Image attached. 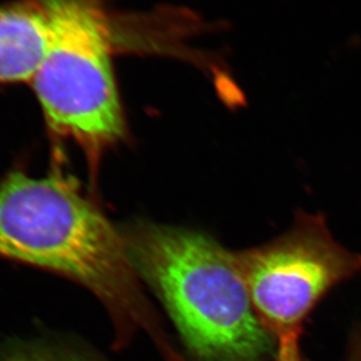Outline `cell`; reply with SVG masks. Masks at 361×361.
Wrapping results in <instances>:
<instances>
[{"mask_svg": "<svg viewBox=\"0 0 361 361\" xmlns=\"http://www.w3.org/2000/svg\"><path fill=\"white\" fill-rule=\"evenodd\" d=\"M0 257L77 281L104 304L118 337L142 329L178 360L121 230L61 171L42 178L12 171L0 182Z\"/></svg>", "mask_w": 361, "mask_h": 361, "instance_id": "obj_1", "label": "cell"}, {"mask_svg": "<svg viewBox=\"0 0 361 361\" xmlns=\"http://www.w3.org/2000/svg\"><path fill=\"white\" fill-rule=\"evenodd\" d=\"M121 230L136 274L160 299L195 361H269L235 252L204 233L139 221Z\"/></svg>", "mask_w": 361, "mask_h": 361, "instance_id": "obj_2", "label": "cell"}, {"mask_svg": "<svg viewBox=\"0 0 361 361\" xmlns=\"http://www.w3.org/2000/svg\"><path fill=\"white\" fill-rule=\"evenodd\" d=\"M45 8L49 37L33 87L49 128L73 140L97 175L106 152L127 137L109 27L92 0H49Z\"/></svg>", "mask_w": 361, "mask_h": 361, "instance_id": "obj_3", "label": "cell"}, {"mask_svg": "<svg viewBox=\"0 0 361 361\" xmlns=\"http://www.w3.org/2000/svg\"><path fill=\"white\" fill-rule=\"evenodd\" d=\"M233 252L255 311L274 338L302 332L320 300L361 272V255L336 240L320 214L298 212L281 236Z\"/></svg>", "mask_w": 361, "mask_h": 361, "instance_id": "obj_4", "label": "cell"}, {"mask_svg": "<svg viewBox=\"0 0 361 361\" xmlns=\"http://www.w3.org/2000/svg\"><path fill=\"white\" fill-rule=\"evenodd\" d=\"M49 37L45 5L0 7V82L32 81Z\"/></svg>", "mask_w": 361, "mask_h": 361, "instance_id": "obj_5", "label": "cell"}, {"mask_svg": "<svg viewBox=\"0 0 361 361\" xmlns=\"http://www.w3.org/2000/svg\"><path fill=\"white\" fill-rule=\"evenodd\" d=\"M300 332L285 334L277 338L274 361H302L299 348Z\"/></svg>", "mask_w": 361, "mask_h": 361, "instance_id": "obj_6", "label": "cell"}, {"mask_svg": "<svg viewBox=\"0 0 361 361\" xmlns=\"http://www.w3.org/2000/svg\"><path fill=\"white\" fill-rule=\"evenodd\" d=\"M6 361H80L70 357L54 355L49 351L17 352L6 359Z\"/></svg>", "mask_w": 361, "mask_h": 361, "instance_id": "obj_7", "label": "cell"}, {"mask_svg": "<svg viewBox=\"0 0 361 361\" xmlns=\"http://www.w3.org/2000/svg\"><path fill=\"white\" fill-rule=\"evenodd\" d=\"M350 361H361V324L353 334Z\"/></svg>", "mask_w": 361, "mask_h": 361, "instance_id": "obj_8", "label": "cell"}]
</instances>
